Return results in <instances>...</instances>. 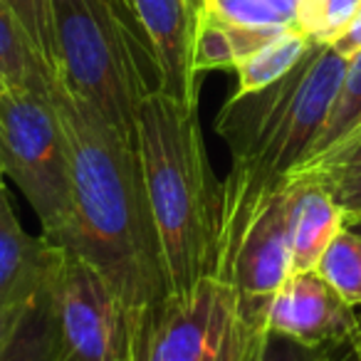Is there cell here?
Returning a JSON list of instances; mask_svg holds the SVG:
<instances>
[{
    "label": "cell",
    "mask_w": 361,
    "mask_h": 361,
    "mask_svg": "<svg viewBox=\"0 0 361 361\" xmlns=\"http://www.w3.org/2000/svg\"><path fill=\"white\" fill-rule=\"evenodd\" d=\"M57 77L25 35L6 0H0V85L50 94Z\"/></svg>",
    "instance_id": "14"
},
{
    "label": "cell",
    "mask_w": 361,
    "mask_h": 361,
    "mask_svg": "<svg viewBox=\"0 0 361 361\" xmlns=\"http://www.w3.org/2000/svg\"><path fill=\"white\" fill-rule=\"evenodd\" d=\"M0 361H70L47 282L25 305L16 329L0 349Z\"/></svg>",
    "instance_id": "13"
},
{
    "label": "cell",
    "mask_w": 361,
    "mask_h": 361,
    "mask_svg": "<svg viewBox=\"0 0 361 361\" xmlns=\"http://www.w3.org/2000/svg\"><path fill=\"white\" fill-rule=\"evenodd\" d=\"M235 307L233 287L216 275L183 295H166L131 319V361H216Z\"/></svg>",
    "instance_id": "7"
},
{
    "label": "cell",
    "mask_w": 361,
    "mask_h": 361,
    "mask_svg": "<svg viewBox=\"0 0 361 361\" xmlns=\"http://www.w3.org/2000/svg\"><path fill=\"white\" fill-rule=\"evenodd\" d=\"M344 72L346 60L331 45L312 42L285 77L257 92L228 97L216 119L218 136L231 151V171L221 183L218 260L257 198L314 154Z\"/></svg>",
    "instance_id": "2"
},
{
    "label": "cell",
    "mask_w": 361,
    "mask_h": 361,
    "mask_svg": "<svg viewBox=\"0 0 361 361\" xmlns=\"http://www.w3.org/2000/svg\"><path fill=\"white\" fill-rule=\"evenodd\" d=\"M300 169L312 171V173H317L322 180H334V178H339V176L351 173V171H359L361 169V121L344 136V139L336 141L329 151L314 156L312 161L302 164Z\"/></svg>",
    "instance_id": "24"
},
{
    "label": "cell",
    "mask_w": 361,
    "mask_h": 361,
    "mask_svg": "<svg viewBox=\"0 0 361 361\" xmlns=\"http://www.w3.org/2000/svg\"><path fill=\"white\" fill-rule=\"evenodd\" d=\"M312 47V40L302 35L297 27H287L277 37L247 55L235 65L238 85L233 94H247V92H257L262 87L272 85L280 77H285L297 62L305 57V52Z\"/></svg>",
    "instance_id": "15"
},
{
    "label": "cell",
    "mask_w": 361,
    "mask_h": 361,
    "mask_svg": "<svg viewBox=\"0 0 361 361\" xmlns=\"http://www.w3.org/2000/svg\"><path fill=\"white\" fill-rule=\"evenodd\" d=\"M265 329L307 346H351L361 336V310L317 270H297L267 302Z\"/></svg>",
    "instance_id": "9"
},
{
    "label": "cell",
    "mask_w": 361,
    "mask_h": 361,
    "mask_svg": "<svg viewBox=\"0 0 361 361\" xmlns=\"http://www.w3.org/2000/svg\"><path fill=\"white\" fill-rule=\"evenodd\" d=\"M159 72V92L186 106H198L196 32L203 0H131Z\"/></svg>",
    "instance_id": "10"
},
{
    "label": "cell",
    "mask_w": 361,
    "mask_h": 361,
    "mask_svg": "<svg viewBox=\"0 0 361 361\" xmlns=\"http://www.w3.org/2000/svg\"><path fill=\"white\" fill-rule=\"evenodd\" d=\"M0 90H3V85H0Z\"/></svg>",
    "instance_id": "30"
},
{
    "label": "cell",
    "mask_w": 361,
    "mask_h": 361,
    "mask_svg": "<svg viewBox=\"0 0 361 361\" xmlns=\"http://www.w3.org/2000/svg\"><path fill=\"white\" fill-rule=\"evenodd\" d=\"M0 173L20 188L42 238L60 245L72 218L70 154L52 92L0 90Z\"/></svg>",
    "instance_id": "5"
},
{
    "label": "cell",
    "mask_w": 361,
    "mask_h": 361,
    "mask_svg": "<svg viewBox=\"0 0 361 361\" xmlns=\"http://www.w3.org/2000/svg\"><path fill=\"white\" fill-rule=\"evenodd\" d=\"M136 154L159 235L169 295L216 275L221 183L208 161L198 106L151 92L136 111Z\"/></svg>",
    "instance_id": "3"
},
{
    "label": "cell",
    "mask_w": 361,
    "mask_h": 361,
    "mask_svg": "<svg viewBox=\"0 0 361 361\" xmlns=\"http://www.w3.org/2000/svg\"><path fill=\"white\" fill-rule=\"evenodd\" d=\"M262 334H265V312L235 307V317L228 326L216 361H257Z\"/></svg>",
    "instance_id": "21"
},
{
    "label": "cell",
    "mask_w": 361,
    "mask_h": 361,
    "mask_svg": "<svg viewBox=\"0 0 361 361\" xmlns=\"http://www.w3.org/2000/svg\"><path fill=\"white\" fill-rule=\"evenodd\" d=\"M57 80L136 141V111L159 92L154 52L129 0H52Z\"/></svg>",
    "instance_id": "4"
},
{
    "label": "cell",
    "mask_w": 361,
    "mask_h": 361,
    "mask_svg": "<svg viewBox=\"0 0 361 361\" xmlns=\"http://www.w3.org/2000/svg\"><path fill=\"white\" fill-rule=\"evenodd\" d=\"M52 247L47 292L70 361H131V317L114 287L80 252Z\"/></svg>",
    "instance_id": "6"
},
{
    "label": "cell",
    "mask_w": 361,
    "mask_h": 361,
    "mask_svg": "<svg viewBox=\"0 0 361 361\" xmlns=\"http://www.w3.org/2000/svg\"><path fill=\"white\" fill-rule=\"evenodd\" d=\"M129 3H131V0H129Z\"/></svg>",
    "instance_id": "31"
},
{
    "label": "cell",
    "mask_w": 361,
    "mask_h": 361,
    "mask_svg": "<svg viewBox=\"0 0 361 361\" xmlns=\"http://www.w3.org/2000/svg\"><path fill=\"white\" fill-rule=\"evenodd\" d=\"M351 361H361V336L356 339V344L351 346Z\"/></svg>",
    "instance_id": "28"
},
{
    "label": "cell",
    "mask_w": 361,
    "mask_h": 361,
    "mask_svg": "<svg viewBox=\"0 0 361 361\" xmlns=\"http://www.w3.org/2000/svg\"><path fill=\"white\" fill-rule=\"evenodd\" d=\"M344 302L361 310V233L344 226L324 247L314 267Z\"/></svg>",
    "instance_id": "16"
},
{
    "label": "cell",
    "mask_w": 361,
    "mask_h": 361,
    "mask_svg": "<svg viewBox=\"0 0 361 361\" xmlns=\"http://www.w3.org/2000/svg\"><path fill=\"white\" fill-rule=\"evenodd\" d=\"M287 211L290 183L285 178L257 198L240 231L223 250L216 277L233 287L238 307L265 312L270 297L290 277L292 252Z\"/></svg>",
    "instance_id": "8"
},
{
    "label": "cell",
    "mask_w": 361,
    "mask_h": 361,
    "mask_svg": "<svg viewBox=\"0 0 361 361\" xmlns=\"http://www.w3.org/2000/svg\"><path fill=\"white\" fill-rule=\"evenodd\" d=\"M52 102L70 154L72 218L60 247L90 260L134 319L169 295L136 141L70 94L60 80Z\"/></svg>",
    "instance_id": "1"
},
{
    "label": "cell",
    "mask_w": 361,
    "mask_h": 361,
    "mask_svg": "<svg viewBox=\"0 0 361 361\" xmlns=\"http://www.w3.org/2000/svg\"><path fill=\"white\" fill-rule=\"evenodd\" d=\"M196 70L198 75L211 70H235V50L226 23L216 20L206 11L196 32Z\"/></svg>",
    "instance_id": "22"
},
{
    "label": "cell",
    "mask_w": 361,
    "mask_h": 361,
    "mask_svg": "<svg viewBox=\"0 0 361 361\" xmlns=\"http://www.w3.org/2000/svg\"><path fill=\"white\" fill-rule=\"evenodd\" d=\"M361 0H300L295 27L312 42L329 45L359 11Z\"/></svg>",
    "instance_id": "19"
},
{
    "label": "cell",
    "mask_w": 361,
    "mask_h": 361,
    "mask_svg": "<svg viewBox=\"0 0 361 361\" xmlns=\"http://www.w3.org/2000/svg\"><path fill=\"white\" fill-rule=\"evenodd\" d=\"M290 183V252L292 272L314 270L324 247L344 228V216L329 186L317 173L297 169L287 176Z\"/></svg>",
    "instance_id": "11"
},
{
    "label": "cell",
    "mask_w": 361,
    "mask_h": 361,
    "mask_svg": "<svg viewBox=\"0 0 361 361\" xmlns=\"http://www.w3.org/2000/svg\"><path fill=\"white\" fill-rule=\"evenodd\" d=\"M351 346H307L265 329L257 361H351Z\"/></svg>",
    "instance_id": "23"
},
{
    "label": "cell",
    "mask_w": 361,
    "mask_h": 361,
    "mask_svg": "<svg viewBox=\"0 0 361 361\" xmlns=\"http://www.w3.org/2000/svg\"><path fill=\"white\" fill-rule=\"evenodd\" d=\"M0 173V307H23L45 287L52 243L23 231Z\"/></svg>",
    "instance_id": "12"
},
{
    "label": "cell",
    "mask_w": 361,
    "mask_h": 361,
    "mask_svg": "<svg viewBox=\"0 0 361 361\" xmlns=\"http://www.w3.org/2000/svg\"><path fill=\"white\" fill-rule=\"evenodd\" d=\"M329 45H331V50L344 57L346 62L354 55H359L361 52V6H359V11L354 13V18L344 25V30H341Z\"/></svg>",
    "instance_id": "26"
},
{
    "label": "cell",
    "mask_w": 361,
    "mask_h": 361,
    "mask_svg": "<svg viewBox=\"0 0 361 361\" xmlns=\"http://www.w3.org/2000/svg\"><path fill=\"white\" fill-rule=\"evenodd\" d=\"M351 228H356V231H359V233H361V223H359V226H351Z\"/></svg>",
    "instance_id": "29"
},
{
    "label": "cell",
    "mask_w": 361,
    "mask_h": 361,
    "mask_svg": "<svg viewBox=\"0 0 361 361\" xmlns=\"http://www.w3.org/2000/svg\"><path fill=\"white\" fill-rule=\"evenodd\" d=\"M300 0H203V11L228 25L295 27Z\"/></svg>",
    "instance_id": "17"
},
{
    "label": "cell",
    "mask_w": 361,
    "mask_h": 361,
    "mask_svg": "<svg viewBox=\"0 0 361 361\" xmlns=\"http://www.w3.org/2000/svg\"><path fill=\"white\" fill-rule=\"evenodd\" d=\"M13 16L23 25L25 35L40 52L45 65L57 77V45H55V20H52V0H6Z\"/></svg>",
    "instance_id": "20"
},
{
    "label": "cell",
    "mask_w": 361,
    "mask_h": 361,
    "mask_svg": "<svg viewBox=\"0 0 361 361\" xmlns=\"http://www.w3.org/2000/svg\"><path fill=\"white\" fill-rule=\"evenodd\" d=\"M344 216V226H359L361 223V169L339 176L334 180H324Z\"/></svg>",
    "instance_id": "25"
},
{
    "label": "cell",
    "mask_w": 361,
    "mask_h": 361,
    "mask_svg": "<svg viewBox=\"0 0 361 361\" xmlns=\"http://www.w3.org/2000/svg\"><path fill=\"white\" fill-rule=\"evenodd\" d=\"M23 310H25V305L23 307H0V349H3V344L8 341V336H11L13 329H16Z\"/></svg>",
    "instance_id": "27"
},
{
    "label": "cell",
    "mask_w": 361,
    "mask_h": 361,
    "mask_svg": "<svg viewBox=\"0 0 361 361\" xmlns=\"http://www.w3.org/2000/svg\"><path fill=\"white\" fill-rule=\"evenodd\" d=\"M359 121H361V52L346 62L341 90H339V94H336L329 121H326V126H324V131H322L319 141H317L314 154L310 156V161L314 159V156L329 151L331 146L344 139Z\"/></svg>",
    "instance_id": "18"
}]
</instances>
